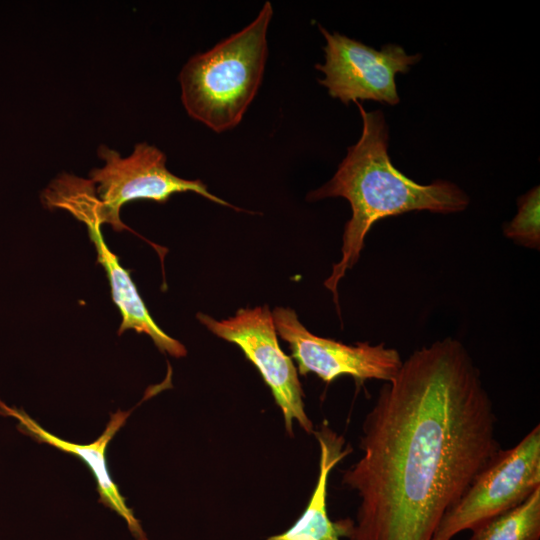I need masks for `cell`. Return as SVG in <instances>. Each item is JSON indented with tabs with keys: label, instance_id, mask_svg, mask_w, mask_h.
Listing matches in <instances>:
<instances>
[{
	"label": "cell",
	"instance_id": "cell-5",
	"mask_svg": "<svg viewBox=\"0 0 540 540\" xmlns=\"http://www.w3.org/2000/svg\"><path fill=\"white\" fill-rule=\"evenodd\" d=\"M42 200L45 206L64 209L86 225L97 251V261L106 271L113 301L122 316L118 334L132 329L148 335L161 352L176 358L184 357L187 353L185 346L155 323L130 276V270L120 265L117 255L106 245L101 231L100 201L94 184L90 180L62 174L43 192Z\"/></svg>",
	"mask_w": 540,
	"mask_h": 540
},
{
	"label": "cell",
	"instance_id": "cell-11",
	"mask_svg": "<svg viewBox=\"0 0 540 540\" xmlns=\"http://www.w3.org/2000/svg\"><path fill=\"white\" fill-rule=\"evenodd\" d=\"M314 434L320 446L319 475L308 505L290 528L265 540H340L337 521L328 515L327 488L331 470L351 448L345 447L344 438L326 424Z\"/></svg>",
	"mask_w": 540,
	"mask_h": 540
},
{
	"label": "cell",
	"instance_id": "cell-13",
	"mask_svg": "<svg viewBox=\"0 0 540 540\" xmlns=\"http://www.w3.org/2000/svg\"><path fill=\"white\" fill-rule=\"evenodd\" d=\"M518 212L504 224V235L522 246L539 249L540 245V189L536 186L517 200Z\"/></svg>",
	"mask_w": 540,
	"mask_h": 540
},
{
	"label": "cell",
	"instance_id": "cell-7",
	"mask_svg": "<svg viewBox=\"0 0 540 540\" xmlns=\"http://www.w3.org/2000/svg\"><path fill=\"white\" fill-rule=\"evenodd\" d=\"M197 319L214 335L237 345L257 368L282 411L287 433L293 436L294 421L306 433L314 432L305 411L297 369L279 345L268 306L242 308L234 316L222 320L198 313Z\"/></svg>",
	"mask_w": 540,
	"mask_h": 540
},
{
	"label": "cell",
	"instance_id": "cell-6",
	"mask_svg": "<svg viewBox=\"0 0 540 540\" xmlns=\"http://www.w3.org/2000/svg\"><path fill=\"white\" fill-rule=\"evenodd\" d=\"M98 154L105 165L91 170L90 181L100 201L103 223L116 231L126 229L119 216L121 207L138 199L165 203L175 193L194 192L219 205L241 210L209 192L201 180H187L171 173L166 167V155L145 142L137 144L124 158L106 146H100Z\"/></svg>",
	"mask_w": 540,
	"mask_h": 540
},
{
	"label": "cell",
	"instance_id": "cell-4",
	"mask_svg": "<svg viewBox=\"0 0 540 540\" xmlns=\"http://www.w3.org/2000/svg\"><path fill=\"white\" fill-rule=\"evenodd\" d=\"M540 488V425L515 446L500 450L442 517L431 540H452L462 531L524 502Z\"/></svg>",
	"mask_w": 540,
	"mask_h": 540
},
{
	"label": "cell",
	"instance_id": "cell-10",
	"mask_svg": "<svg viewBox=\"0 0 540 540\" xmlns=\"http://www.w3.org/2000/svg\"><path fill=\"white\" fill-rule=\"evenodd\" d=\"M130 413L131 410L127 412L118 410L111 415L104 432L96 441L87 445H81L65 441L51 434L42 428L23 409L10 407L0 400V414L15 418L18 421L17 428L20 432L30 436L39 443L49 444L83 460L96 479L100 503L115 511L125 520L130 533L136 540H148L140 521L135 517L133 510L126 505L125 498L121 495L118 486L112 480L105 458V451L109 442L125 424Z\"/></svg>",
	"mask_w": 540,
	"mask_h": 540
},
{
	"label": "cell",
	"instance_id": "cell-8",
	"mask_svg": "<svg viewBox=\"0 0 540 540\" xmlns=\"http://www.w3.org/2000/svg\"><path fill=\"white\" fill-rule=\"evenodd\" d=\"M319 29L326 40L325 63L315 67L324 74L318 82L331 97L344 104L357 100L399 103L395 76L407 73L421 54L408 55L396 44L375 50L338 32L330 33L320 25Z\"/></svg>",
	"mask_w": 540,
	"mask_h": 540
},
{
	"label": "cell",
	"instance_id": "cell-12",
	"mask_svg": "<svg viewBox=\"0 0 540 540\" xmlns=\"http://www.w3.org/2000/svg\"><path fill=\"white\" fill-rule=\"evenodd\" d=\"M469 540H540V488L518 506L474 528Z\"/></svg>",
	"mask_w": 540,
	"mask_h": 540
},
{
	"label": "cell",
	"instance_id": "cell-9",
	"mask_svg": "<svg viewBox=\"0 0 540 540\" xmlns=\"http://www.w3.org/2000/svg\"><path fill=\"white\" fill-rule=\"evenodd\" d=\"M272 316L277 335L288 343L301 375L313 373L326 383L340 376H351L360 383L368 379L389 382L402 365L399 352L384 343L347 345L317 336L291 308L276 307Z\"/></svg>",
	"mask_w": 540,
	"mask_h": 540
},
{
	"label": "cell",
	"instance_id": "cell-3",
	"mask_svg": "<svg viewBox=\"0 0 540 540\" xmlns=\"http://www.w3.org/2000/svg\"><path fill=\"white\" fill-rule=\"evenodd\" d=\"M273 15L266 1L257 17L181 69V100L188 115L216 133L236 127L261 85Z\"/></svg>",
	"mask_w": 540,
	"mask_h": 540
},
{
	"label": "cell",
	"instance_id": "cell-2",
	"mask_svg": "<svg viewBox=\"0 0 540 540\" xmlns=\"http://www.w3.org/2000/svg\"><path fill=\"white\" fill-rule=\"evenodd\" d=\"M355 103L363 123L361 137L348 148L334 176L307 195L309 201L342 197L351 206L352 215L342 235L341 259L324 282L337 306L338 284L359 260L374 223L411 211L456 213L470 203L469 196L450 181L419 184L397 170L388 155L389 131L383 113L367 112L358 101Z\"/></svg>",
	"mask_w": 540,
	"mask_h": 540
},
{
	"label": "cell",
	"instance_id": "cell-1",
	"mask_svg": "<svg viewBox=\"0 0 540 540\" xmlns=\"http://www.w3.org/2000/svg\"><path fill=\"white\" fill-rule=\"evenodd\" d=\"M362 456L342 475L360 502L348 540H431L446 511L500 452L496 415L465 346L415 350L366 414Z\"/></svg>",
	"mask_w": 540,
	"mask_h": 540
}]
</instances>
